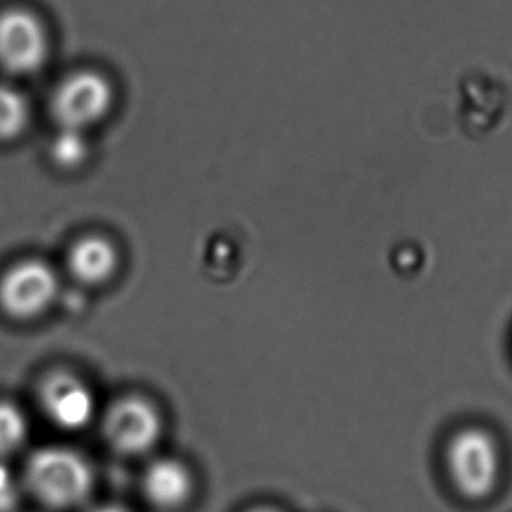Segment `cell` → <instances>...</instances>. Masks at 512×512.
Instances as JSON below:
<instances>
[{
  "label": "cell",
  "instance_id": "obj_8",
  "mask_svg": "<svg viewBox=\"0 0 512 512\" xmlns=\"http://www.w3.org/2000/svg\"><path fill=\"white\" fill-rule=\"evenodd\" d=\"M143 490L158 509H178L192 493V476L176 460H158L146 470Z\"/></svg>",
  "mask_w": 512,
  "mask_h": 512
},
{
  "label": "cell",
  "instance_id": "obj_2",
  "mask_svg": "<svg viewBox=\"0 0 512 512\" xmlns=\"http://www.w3.org/2000/svg\"><path fill=\"white\" fill-rule=\"evenodd\" d=\"M27 486L46 507L71 509L92 493V467L72 449H39L27 463Z\"/></svg>",
  "mask_w": 512,
  "mask_h": 512
},
{
  "label": "cell",
  "instance_id": "obj_7",
  "mask_svg": "<svg viewBox=\"0 0 512 512\" xmlns=\"http://www.w3.org/2000/svg\"><path fill=\"white\" fill-rule=\"evenodd\" d=\"M41 402L48 418L64 430L85 428L95 414V400L88 386L65 372L53 374L44 381Z\"/></svg>",
  "mask_w": 512,
  "mask_h": 512
},
{
  "label": "cell",
  "instance_id": "obj_1",
  "mask_svg": "<svg viewBox=\"0 0 512 512\" xmlns=\"http://www.w3.org/2000/svg\"><path fill=\"white\" fill-rule=\"evenodd\" d=\"M444 462L453 488L472 502L491 497L502 481V446L483 427H465L455 432L446 446Z\"/></svg>",
  "mask_w": 512,
  "mask_h": 512
},
{
  "label": "cell",
  "instance_id": "obj_13",
  "mask_svg": "<svg viewBox=\"0 0 512 512\" xmlns=\"http://www.w3.org/2000/svg\"><path fill=\"white\" fill-rule=\"evenodd\" d=\"M20 502V488L13 472L0 463V512H13Z\"/></svg>",
  "mask_w": 512,
  "mask_h": 512
},
{
  "label": "cell",
  "instance_id": "obj_5",
  "mask_svg": "<svg viewBox=\"0 0 512 512\" xmlns=\"http://www.w3.org/2000/svg\"><path fill=\"white\" fill-rule=\"evenodd\" d=\"M57 292V276L50 265L25 260L0 279V307L16 320H34L50 309Z\"/></svg>",
  "mask_w": 512,
  "mask_h": 512
},
{
  "label": "cell",
  "instance_id": "obj_6",
  "mask_svg": "<svg viewBox=\"0 0 512 512\" xmlns=\"http://www.w3.org/2000/svg\"><path fill=\"white\" fill-rule=\"evenodd\" d=\"M102 432L107 444L121 455H143L157 444L162 420L148 400L125 397L107 409Z\"/></svg>",
  "mask_w": 512,
  "mask_h": 512
},
{
  "label": "cell",
  "instance_id": "obj_14",
  "mask_svg": "<svg viewBox=\"0 0 512 512\" xmlns=\"http://www.w3.org/2000/svg\"><path fill=\"white\" fill-rule=\"evenodd\" d=\"M90 512H127L120 509V507H114V505H106V507H99V509H93Z\"/></svg>",
  "mask_w": 512,
  "mask_h": 512
},
{
  "label": "cell",
  "instance_id": "obj_15",
  "mask_svg": "<svg viewBox=\"0 0 512 512\" xmlns=\"http://www.w3.org/2000/svg\"><path fill=\"white\" fill-rule=\"evenodd\" d=\"M258 512H274V511H258Z\"/></svg>",
  "mask_w": 512,
  "mask_h": 512
},
{
  "label": "cell",
  "instance_id": "obj_11",
  "mask_svg": "<svg viewBox=\"0 0 512 512\" xmlns=\"http://www.w3.org/2000/svg\"><path fill=\"white\" fill-rule=\"evenodd\" d=\"M29 435V423L20 407L0 402V456H8L22 448Z\"/></svg>",
  "mask_w": 512,
  "mask_h": 512
},
{
  "label": "cell",
  "instance_id": "obj_10",
  "mask_svg": "<svg viewBox=\"0 0 512 512\" xmlns=\"http://www.w3.org/2000/svg\"><path fill=\"white\" fill-rule=\"evenodd\" d=\"M30 121V109L22 93L8 85H0V141L22 136Z\"/></svg>",
  "mask_w": 512,
  "mask_h": 512
},
{
  "label": "cell",
  "instance_id": "obj_12",
  "mask_svg": "<svg viewBox=\"0 0 512 512\" xmlns=\"http://www.w3.org/2000/svg\"><path fill=\"white\" fill-rule=\"evenodd\" d=\"M51 160L62 167V169H76L83 164L88 155V144H86L85 134L78 130H67L62 128L50 148Z\"/></svg>",
  "mask_w": 512,
  "mask_h": 512
},
{
  "label": "cell",
  "instance_id": "obj_3",
  "mask_svg": "<svg viewBox=\"0 0 512 512\" xmlns=\"http://www.w3.org/2000/svg\"><path fill=\"white\" fill-rule=\"evenodd\" d=\"M113 106V88L102 74L74 72L57 86L51 99V113L58 125L85 132V128L106 118Z\"/></svg>",
  "mask_w": 512,
  "mask_h": 512
},
{
  "label": "cell",
  "instance_id": "obj_4",
  "mask_svg": "<svg viewBox=\"0 0 512 512\" xmlns=\"http://www.w3.org/2000/svg\"><path fill=\"white\" fill-rule=\"evenodd\" d=\"M50 53V39L43 22L25 9L0 13V67L15 76H29L43 69Z\"/></svg>",
  "mask_w": 512,
  "mask_h": 512
},
{
  "label": "cell",
  "instance_id": "obj_9",
  "mask_svg": "<svg viewBox=\"0 0 512 512\" xmlns=\"http://www.w3.org/2000/svg\"><path fill=\"white\" fill-rule=\"evenodd\" d=\"M118 267V253L104 237L90 235L74 244L69 253L72 276L85 285H102Z\"/></svg>",
  "mask_w": 512,
  "mask_h": 512
}]
</instances>
